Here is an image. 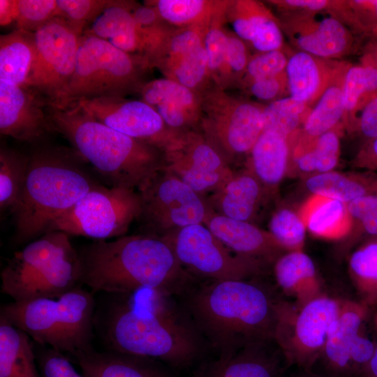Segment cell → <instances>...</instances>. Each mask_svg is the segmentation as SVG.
<instances>
[{
	"label": "cell",
	"mask_w": 377,
	"mask_h": 377,
	"mask_svg": "<svg viewBox=\"0 0 377 377\" xmlns=\"http://www.w3.org/2000/svg\"><path fill=\"white\" fill-rule=\"evenodd\" d=\"M347 210L353 226L377 207V193L369 194L355 198L346 203Z\"/></svg>",
	"instance_id": "cell-53"
},
{
	"label": "cell",
	"mask_w": 377,
	"mask_h": 377,
	"mask_svg": "<svg viewBox=\"0 0 377 377\" xmlns=\"http://www.w3.org/2000/svg\"><path fill=\"white\" fill-rule=\"evenodd\" d=\"M276 281L282 291L302 306L323 293L315 264L304 251L286 252L274 265Z\"/></svg>",
	"instance_id": "cell-27"
},
{
	"label": "cell",
	"mask_w": 377,
	"mask_h": 377,
	"mask_svg": "<svg viewBox=\"0 0 377 377\" xmlns=\"http://www.w3.org/2000/svg\"><path fill=\"white\" fill-rule=\"evenodd\" d=\"M79 253L69 235L47 232L8 260L1 272V291L13 302L60 295L78 286Z\"/></svg>",
	"instance_id": "cell-7"
},
{
	"label": "cell",
	"mask_w": 377,
	"mask_h": 377,
	"mask_svg": "<svg viewBox=\"0 0 377 377\" xmlns=\"http://www.w3.org/2000/svg\"><path fill=\"white\" fill-rule=\"evenodd\" d=\"M353 131L358 132L365 141L377 138V94L357 114Z\"/></svg>",
	"instance_id": "cell-52"
},
{
	"label": "cell",
	"mask_w": 377,
	"mask_h": 377,
	"mask_svg": "<svg viewBox=\"0 0 377 377\" xmlns=\"http://www.w3.org/2000/svg\"><path fill=\"white\" fill-rule=\"evenodd\" d=\"M82 34L57 17L34 32L35 52L25 87L47 105L59 103L73 74Z\"/></svg>",
	"instance_id": "cell-14"
},
{
	"label": "cell",
	"mask_w": 377,
	"mask_h": 377,
	"mask_svg": "<svg viewBox=\"0 0 377 377\" xmlns=\"http://www.w3.org/2000/svg\"><path fill=\"white\" fill-rule=\"evenodd\" d=\"M337 14L355 35L377 40V0H340Z\"/></svg>",
	"instance_id": "cell-44"
},
{
	"label": "cell",
	"mask_w": 377,
	"mask_h": 377,
	"mask_svg": "<svg viewBox=\"0 0 377 377\" xmlns=\"http://www.w3.org/2000/svg\"><path fill=\"white\" fill-rule=\"evenodd\" d=\"M369 307L362 302L344 300L341 309L332 323L320 359L325 362L331 377H353L351 349L362 331Z\"/></svg>",
	"instance_id": "cell-23"
},
{
	"label": "cell",
	"mask_w": 377,
	"mask_h": 377,
	"mask_svg": "<svg viewBox=\"0 0 377 377\" xmlns=\"http://www.w3.org/2000/svg\"><path fill=\"white\" fill-rule=\"evenodd\" d=\"M132 3L128 1H112L83 33L105 40L126 53L145 59L146 41L133 18Z\"/></svg>",
	"instance_id": "cell-26"
},
{
	"label": "cell",
	"mask_w": 377,
	"mask_h": 377,
	"mask_svg": "<svg viewBox=\"0 0 377 377\" xmlns=\"http://www.w3.org/2000/svg\"><path fill=\"white\" fill-rule=\"evenodd\" d=\"M290 366L279 345L271 339L220 353L202 364L194 377H284Z\"/></svg>",
	"instance_id": "cell-19"
},
{
	"label": "cell",
	"mask_w": 377,
	"mask_h": 377,
	"mask_svg": "<svg viewBox=\"0 0 377 377\" xmlns=\"http://www.w3.org/2000/svg\"><path fill=\"white\" fill-rule=\"evenodd\" d=\"M304 372H305V374L302 376H296V377H323V376L313 374L311 371H304Z\"/></svg>",
	"instance_id": "cell-59"
},
{
	"label": "cell",
	"mask_w": 377,
	"mask_h": 377,
	"mask_svg": "<svg viewBox=\"0 0 377 377\" xmlns=\"http://www.w3.org/2000/svg\"><path fill=\"white\" fill-rule=\"evenodd\" d=\"M226 17L232 32L257 52L285 48L278 17L264 3L228 0Z\"/></svg>",
	"instance_id": "cell-21"
},
{
	"label": "cell",
	"mask_w": 377,
	"mask_h": 377,
	"mask_svg": "<svg viewBox=\"0 0 377 377\" xmlns=\"http://www.w3.org/2000/svg\"><path fill=\"white\" fill-rule=\"evenodd\" d=\"M97 185L69 154L44 149L29 156L24 187L11 212L16 242L46 233L57 218Z\"/></svg>",
	"instance_id": "cell-5"
},
{
	"label": "cell",
	"mask_w": 377,
	"mask_h": 377,
	"mask_svg": "<svg viewBox=\"0 0 377 377\" xmlns=\"http://www.w3.org/2000/svg\"><path fill=\"white\" fill-rule=\"evenodd\" d=\"M77 102L101 123L163 151L179 134L170 130L157 112L141 99L101 97Z\"/></svg>",
	"instance_id": "cell-17"
},
{
	"label": "cell",
	"mask_w": 377,
	"mask_h": 377,
	"mask_svg": "<svg viewBox=\"0 0 377 377\" xmlns=\"http://www.w3.org/2000/svg\"><path fill=\"white\" fill-rule=\"evenodd\" d=\"M353 165L377 173V138L364 142L353 159Z\"/></svg>",
	"instance_id": "cell-54"
},
{
	"label": "cell",
	"mask_w": 377,
	"mask_h": 377,
	"mask_svg": "<svg viewBox=\"0 0 377 377\" xmlns=\"http://www.w3.org/2000/svg\"><path fill=\"white\" fill-rule=\"evenodd\" d=\"M165 77L202 94L214 86L211 80L204 45L160 70Z\"/></svg>",
	"instance_id": "cell-39"
},
{
	"label": "cell",
	"mask_w": 377,
	"mask_h": 377,
	"mask_svg": "<svg viewBox=\"0 0 377 377\" xmlns=\"http://www.w3.org/2000/svg\"><path fill=\"white\" fill-rule=\"evenodd\" d=\"M250 55L248 45L233 32H228L225 61L219 84L216 87L227 90L237 86L242 80Z\"/></svg>",
	"instance_id": "cell-45"
},
{
	"label": "cell",
	"mask_w": 377,
	"mask_h": 377,
	"mask_svg": "<svg viewBox=\"0 0 377 377\" xmlns=\"http://www.w3.org/2000/svg\"><path fill=\"white\" fill-rule=\"evenodd\" d=\"M17 29L34 33L58 17L57 0H17Z\"/></svg>",
	"instance_id": "cell-48"
},
{
	"label": "cell",
	"mask_w": 377,
	"mask_h": 377,
	"mask_svg": "<svg viewBox=\"0 0 377 377\" xmlns=\"http://www.w3.org/2000/svg\"><path fill=\"white\" fill-rule=\"evenodd\" d=\"M47 113L52 131L62 134L111 186L138 190L164 167L162 149L106 126L78 102L47 105Z\"/></svg>",
	"instance_id": "cell-4"
},
{
	"label": "cell",
	"mask_w": 377,
	"mask_h": 377,
	"mask_svg": "<svg viewBox=\"0 0 377 377\" xmlns=\"http://www.w3.org/2000/svg\"><path fill=\"white\" fill-rule=\"evenodd\" d=\"M216 1L156 0L149 1L163 21L172 28L188 27L208 22Z\"/></svg>",
	"instance_id": "cell-41"
},
{
	"label": "cell",
	"mask_w": 377,
	"mask_h": 377,
	"mask_svg": "<svg viewBox=\"0 0 377 377\" xmlns=\"http://www.w3.org/2000/svg\"><path fill=\"white\" fill-rule=\"evenodd\" d=\"M240 87L256 99L270 103L283 98L288 92L286 73L285 71L276 76L255 80Z\"/></svg>",
	"instance_id": "cell-50"
},
{
	"label": "cell",
	"mask_w": 377,
	"mask_h": 377,
	"mask_svg": "<svg viewBox=\"0 0 377 377\" xmlns=\"http://www.w3.org/2000/svg\"><path fill=\"white\" fill-rule=\"evenodd\" d=\"M149 69L142 57L126 53L105 40L83 33L73 74L59 103L52 105L139 93Z\"/></svg>",
	"instance_id": "cell-8"
},
{
	"label": "cell",
	"mask_w": 377,
	"mask_h": 377,
	"mask_svg": "<svg viewBox=\"0 0 377 377\" xmlns=\"http://www.w3.org/2000/svg\"><path fill=\"white\" fill-rule=\"evenodd\" d=\"M286 49L257 52L250 57L238 87L255 80L278 75L286 71L288 59Z\"/></svg>",
	"instance_id": "cell-47"
},
{
	"label": "cell",
	"mask_w": 377,
	"mask_h": 377,
	"mask_svg": "<svg viewBox=\"0 0 377 377\" xmlns=\"http://www.w3.org/2000/svg\"><path fill=\"white\" fill-rule=\"evenodd\" d=\"M343 302L324 293L302 306L278 302L274 339L290 366L311 371Z\"/></svg>",
	"instance_id": "cell-10"
},
{
	"label": "cell",
	"mask_w": 377,
	"mask_h": 377,
	"mask_svg": "<svg viewBox=\"0 0 377 377\" xmlns=\"http://www.w3.org/2000/svg\"><path fill=\"white\" fill-rule=\"evenodd\" d=\"M110 295V303L94 319L109 350L174 367L198 357L201 337L188 317L171 306L170 295L148 289Z\"/></svg>",
	"instance_id": "cell-1"
},
{
	"label": "cell",
	"mask_w": 377,
	"mask_h": 377,
	"mask_svg": "<svg viewBox=\"0 0 377 377\" xmlns=\"http://www.w3.org/2000/svg\"><path fill=\"white\" fill-rule=\"evenodd\" d=\"M35 52L34 33L17 29L0 37V80L25 86Z\"/></svg>",
	"instance_id": "cell-35"
},
{
	"label": "cell",
	"mask_w": 377,
	"mask_h": 377,
	"mask_svg": "<svg viewBox=\"0 0 377 377\" xmlns=\"http://www.w3.org/2000/svg\"><path fill=\"white\" fill-rule=\"evenodd\" d=\"M278 13H302L337 10L339 0H270Z\"/></svg>",
	"instance_id": "cell-51"
},
{
	"label": "cell",
	"mask_w": 377,
	"mask_h": 377,
	"mask_svg": "<svg viewBox=\"0 0 377 377\" xmlns=\"http://www.w3.org/2000/svg\"><path fill=\"white\" fill-rule=\"evenodd\" d=\"M304 186L311 195L348 203L359 197L377 193V173L363 170L348 172L332 170L307 177Z\"/></svg>",
	"instance_id": "cell-32"
},
{
	"label": "cell",
	"mask_w": 377,
	"mask_h": 377,
	"mask_svg": "<svg viewBox=\"0 0 377 377\" xmlns=\"http://www.w3.org/2000/svg\"><path fill=\"white\" fill-rule=\"evenodd\" d=\"M227 3L228 0L216 1L203 40L209 76L215 87L218 86L221 78L227 47L228 31L225 27Z\"/></svg>",
	"instance_id": "cell-42"
},
{
	"label": "cell",
	"mask_w": 377,
	"mask_h": 377,
	"mask_svg": "<svg viewBox=\"0 0 377 377\" xmlns=\"http://www.w3.org/2000/svg\"><path fill=\"white\" fill-rule=\"evenodd\" d=\"M18 16L17 0H0V24L1 27L16 23Z\"/></svg>",
	"instance_id": "cell-55"
},
{
	"label": "cell",
	"mask_w": 377,
	"mask_h": 377,
	"mask_svg": "<svg viewBox=\"0 0 377 377\" xmlns=\"http://www.w3.org/2000/svg\"><path fill=\"white\" fill-rule=\"evenodd\" d=\"M264 188L249 171L235 174L212 196L214 212L235 220L251 222L260 205Z\"/></svg>",
	"instance_id": "cell-29"
},
{
	"label": "cell",
	"mask_w": 377,
	"mask_h": 377,
	"mask_svg": "<svg viewBox=\"0 0 377 377\" xmlns=\"http://www.w3.org/2000/svg\"><path fill=\"white\" fill-rule=\"evenodd\" d=\"M141 199L137 219L145 234L167 238L182 228L203 223L208 203L164 167L137 190Z\"/></svg>",
	"instance_id": "cell-12"
},
{
	"label": "cell",
	"mask_w": 377,
	"mask_h": 377,
	"mask_svg": "<svg viewBox=\"0 0 377 377\" xmlns=\"http://www.w3.org/2000/svg\"><path fill=\"white\" fill-rule=\"evenodd\" d=\"M366 371L369 374V377H377V346L374 354L367 367Z\"/></svg>",
	"instance_id": "cell-58"
},
{
	"label": "cell",
	"mask_w": 377,
	"mask_h": 377,
	"mask_svg": "<svg viewBox=\"0 0 377 377\" xmlns=\"http://www.w3.org/2000/svg\"><path fill=\"white\" fill-rule=\"evenodd\" d=\"M268 228V232L286 252L303 251L307 230L298 212L286 207L277 209Z\"/></svg>",
	"instance_id": "cell-43"
},
{
	"label": "cell",
	"mask_w": 377,
	"mask_h": 377,
	"mask_svg": "<svg viewBox=\"0 0 377 377\" xmlns=\"http://www.w3.org/2000/svg\"><path fill=\"white\" fill-rule=\"evenodd\" d=\"M346 66L334 78L311 108L298 133L304 140H312L334 129L343 122L345 108L343 84Z\"/></svg>",
	"instance_id": "cell-34"
},
{
	"label": "cell",
	"mask_w": 377,
	"mask_h": 377,
	"mask_svg": "<svg viewBox=\"0 0 377 377\" xmlns=\"http://www.w3.org/2000/svg\"><path fill=\"white\" fill-rule=\"evenodd\" d=\"M95 300L80 286L60 295L13 302L0 316L39 345L71 355L91 347Z\"/></svg>",
	"instance_id": "cell-6"
},
{
	"label": "cell",
	"mask_w": 377,
	"mask_h": 377,
	"mask_svg": "<svg viewBox=\"0 0 377 377\" xmlns=\"http://www.w3.org/2000/svg\"><path fill=\"white\" fill-rule=\"evenodd\" d=\"M360 62L377 69V40H368L363 47Z\"/></svg>",
	"instance_id": "cell-57"
},
{
	"label": "cell",
	"mask_w": 377,
	"mask_h": 377,
	"mask_svg": "<svg viewBox=\"0 0 377 377\" xmlns=\"http://www.w3.org/2000/svg\"><path fill=\"white\" fill-rule=\"evenodd\" d=\"M29 156L8 148L0 150V209L12 212L22 193Z\"/></svg>",
	"instance_id": "cell-40"
},
{
	"label": "cell",
	"mask_w": 377,
	"mask_h": 377,
	"mask_svg": "<svg viewBox=\"0 0 377 377\" xmlns=\"http://www.w3.org/2000/svg\"><path fill=\"white\" fill-rule=\"evenodd\" d=\"M140 209L137 190L97 185L57 218L47 232L61 231L95 240L119 237L125 235Z\"/></svg>",
	"instance_id": "cell-11"
},
{
	"label": "cell",
	"mask_w": 377,
	"mask_h": 377,
	"mask_svg": "<svg viewBox=\"0 0 377 377\" xmlns=\"http://www.w3.org/2000/svg\"><path fill=\"white\" fill-rule=\"evenodd\" d=\"M279 14L283 35L296 51L338 60L355 47V35L334 11Z\"/></svg>",
	"instance_id": "cell-16"
},
{
	"label": "cell",
	"mask_w": 377,
	"mask_h": 377,
	"mask_svg": "<svg viewBox=\"0 0 377 377\" xmlns=\"http://www.w3.org/2000/svg\"><path fill=\"white\" fill-rule=\"evenodd\" d=\"M31 338L0 316V377H41Z\"/></svg>",
	"instance_id": "cell-33"
},
{
	"label": "cell",
	"mask_w": 377,
	"mask_h": 377,
	"mask_svg": "<svg viewBox=\"0 0 377 377\" xmlns=\"http://www.w3.org/2000/svg\"><path fill=\"white\" fill-rule=\"evenodd\" d=\"M186 294L187 317L219 354L274 339L278 302L247 280H207Z\"/></svg>",
	"instance_id": "cell-3"
},
{
	"label": "cell",
	"mask_w": 377,
	"mask_h": 377,
	"mask_svg": "<svg viewBox=\"0 0 377 377\" xmlns=\"http://www.w3.org/2000/svg\"><path fill=\"white\" fill-rule=\"evenodd\" d=\"M343 123L353 131L357 114L377 94V69L360 61L357 64H348L343 76Z\"/></svg>",
	"instance_id": "cell-36"
},
{
	"label": "cell",
	"mask_w": 377,
	"mask_h": 377,
	"mask_svg": "<svg viewBox=\"0 0 377 377\" xmlns=\"http://www.w3.org/2000/svg\"><path fill=\"white\" fill-rule=\"evenodd\" d=\"M298 212L306 230L318 238L340 239L351 232L353 223L341 201L311 195Z\"/></svg>",
	"instance_id": "cell-31"
},
{
	"label": "cell",
	"mask_w": 377,
	"mask_h": 377,
	"mask_svg": "<svg viewBox=\"0 0 377 377\" xmlns=\"http://www.w3.org/2000/svg\"><path fill=\"white\" fill-rule=\"evenodd\" d=\"M346 64L295 50L286 68L288 96L312 108Z\"/></svg>",
	"instance_id": "cell-24"
},
{
	"label": "cell",
	"mask_w": 377,
	"mask_h": 377,
	"mask_svg": "<svg viewBox=\"0 0 377 377\" xmlns=\"http://www.w3.org/2000/svg\"><path fill=\"white\" fill-rule=\"evenodd\" d=\"M249 170L265 190H272L290 170L291 140L263 131L248 155Z\"/></svg>",
	"instance_id": "cell-28"
},
{
	"label": "cell",
	"mask_w": 377,
	"mask_h": 377,
	"mask_svg": "<svg viewBox=\"0 0 377 377\" xmlns=\"http://www.w3.org/2000/svg\"><path fill=\"white\" fill-rule=\"evenodd\" d=\"M139 94L170 130L179 133L199 130L201 94L167 77L146 82Z\"/></svg>",
	"instance_id": "cell-20"
},
{
	"label": "cell",
	"mask_w": 377,
	"mask_h": 377,
	"mask_svg": "<svg viewBox=\"0 0 377 377\" xmlns=\"http://www.w3.org/2000/svg\"><path fill=\"white\" fill-rule=\"evenodd\" d=\"M227 248L263 264L275 262L286 251L268 232L251 222L219 214L209 208L203 223Z\"/></svg>",
	"instance_id": "cell-22"
},
{
	"label": "cell",
	"mask_w": 377,
	"mask_h": 377,
	"mask_svg": "<svg viewBox=\"0 0 377 377\" xmlns=\"http://www.w3.org/2000/svg\"><path fill=\"white\" fill-rule=\"evenodd\" d=\"M339 129L327 132L312 140H291L290 170L307 177L334 170L340 157Z\"/></svg>",
	"instance_id": "cell-30"
},
{
	"label": "cell",
	"mask_w": 377,
	"mask_h": 377,
	"mask_svg": "<svg viewBox=\"0 0 377 377\" xmlns=\"http://www.w3.org/2000/svg\"><path fill=\"white\" fill-rule=\"evenodd\" d=\"M80 283L95 292L119 294L153 290L167 295L184 292L191 275L165 239L148 235L95 240L78 251Z\"/></svg>",
	"instance_id": "cell-2"
},
{
	"label": "cell",
	"mask_w": 377,
	"mask_h": 377,
	"mask_svg": "<svg viewBox=\"0 0 377 377\" xmlns=\"http://www.w3.org/2000/svg\"><path fill=\"white\" fill-rule=\"evenodd\" d=\"M163 239L189 274L208 280H247L265 265L230 251L203 223L184 227Z\"/></svg>",
	"instance_id": "cell-13"
},
{
	"label": "cell",
	"mask_w": 377,
	"mask_h": 377,
	"mask_svg": "<svg viewBox=\"0 0 377 377\" xmlns=\"http://www.w3.org/2000/svg\"><path fill=\"white\" fill-rule=\"evenodd\" d=\"M35 353L41 377H84L76 371L64 353L46 346L35 350Z\"/></svg>",
	"instance_id": "cell-49"
},
{
	"label": "cell",
	"mask_w": 377,
	"mask_h": 377,
	"mask_svg": "<svg viewBox=\"0 0 377 377\" xmlns=\"http://www.w3.org/2000/svg\"><path fill=\"white\" fill-rule=\"evenodd\" d=\"M111 2V0H57L58 17L82 35L85 28Z\"/></svg>",
	"instance_id": "cell-46"
},
{
	"label": "cell",
	"mask_w": 377,
	"mask_h": 377,
	"mask_svg": "<svg viewBox=\"0 0 377 377\" xmlns=\"http://www.w3.org/2000/svg\"><path fill=\"white\" fill-rule=\"evenodd\" d=\"M360 230L370 237H377V207L364 217L357 226Z\"/></svg>",
	"instance_id": "cell-56"
},
{
	"label": "cell",
	"mask_w": 377,
	"mask_h": 377,
	"mask_svg": "<svg viewBox=\"0 0 377 377\" xmlns=\"http://www.w3.org/2000/svg\"><path fill=\"white\" fill-rule=\"evenodd\" d=\"M199 131L228 163L248 156L263 131L264 105L212 86L201 94Z\"/></svg>",
	"instance_id": "cell-9"
},
{
	"label": "cell",
	"mask_w": 377,
	"mask_h": 377,
	"mask_svg": "<svg viewBox=\"0 0 377 377\" xmlns=\"http://www.w3.org/2000/svg\"><path fill=\"white\" fill-rule=\"evenodd\" d=\"M348 273L360 302L367 306L377 304V237H371L352 252Z\"/></svg>",
	"instance_id": "cell-37"
},
{
	"label": "cell",
	"mask_w": 377,
	"mask_h": 377,
	"mask_svg": "<svg viewBox=\"0 0 377 377\" xmlns=\"http://www.w3.org/2000/svg\"><path fill=\"white\" fill-rule=\"evenodd\" d=\"M84 377H170L159 361L118 353L98 352L91 348L71 355Z\"/></svg>",
	"instance_id": "cell-25"
},
{
	"label": "cell",
	"mask_w": 377,
	"mask_h": 377,
	"mask_svg": "<svg viewBox=\"0 0 377 377\" xmlns=\"http://www.w3.org/2000/svg\"><path fill=\"white\" fill-rule=\"evenodd\" d=\"M47 102L31 89L0 80V133L34 142L51 131Z\"/></svg>",
	"instance_id": "cell-18"
},
{
	"label": "cell",
	"mask_w": 377,
	"mask_h": 377,
	"mask_svg": "<svg viewBox=\"0 0 377 377\" xmlns=\"http://www.w3.org/2000/svg\"><path fill=\"white\" fill-rule=\"evenodd\" d=\"M163 153L164 168L202 196L217 191L234 175L199 130L178 134Z\"/></svg>",
	"instance_id": "cell-15"
},
{
	"label": "cell",
	"mask_w": 377,
	"mask_h": 377,
	"mask_svg": "<svg viewBox=\"0 0 377 377\" xmlns=\"http://www.w3.org/2000/svg\"><path fill=\"white\" fill-rule=\"evenodd\" d=\"M375 325H376V330H377V314L375 317Z\"/></svg>",
	"instance_id": "cell-60"
},
{
	"label": "cell",
	"mask_w": 377,
	"mask_h": 377,
	"mask_svg": "<svg viewBox=\"0 0 377 377\" xmlns=\"http://www.w3.org/2000/svg\"><path fill=\"white\" fill-rule=\"evenodd\" d=\"M311 108L290 96H284L264 105L263 131L291 140L300 131Z\"/></svg>",
	"instance_id": "cell-38"
}]
</instances>
